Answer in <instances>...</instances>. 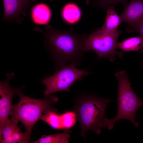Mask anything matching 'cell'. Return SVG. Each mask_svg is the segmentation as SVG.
I'll use <instances>...</instances> for the list:
<instances>
[{"label":"cell","mask_w":143,"mask_h":143,"mask_svg":"<svg viewBox=\"0 0 143 143\" xmlns=\"http://www.w3.org/2000/svg\"><path fill=\"white\" fill-rule=\"evenodd\" d=\"M128 0H96L94 4L96 7L105 10L109 7H115L120 3L125 5L128 3Z\"/></svg>","instance_id":"obj_19"},{"label":"cell","mask_w":143,"mask_h":143,"mask_svg":"<svg viewBox=\"0 0 143 143\" xmlns=\"http://www.w3.org/2000/svg\"><path fill=\"white\" fill-rule=\"evenodd\" d=\"M76 66L73 64L66 65L42 80L46 86L43 92L46 98L57 92L69 91L70 87L75 81L90 73L86 70L78 69Z\"/></svg>","instance_id":"obj_6"},{"label":"cell","mask_w":143,"mask_h":143,"mask_svg":"<svg viewBox=\"0 0 143 143\" xmlns=\"http://www.w3.org/2000/svg\"><path fill=\"white\" fill-rule=\"evenodd\" d=\"M81 11L79 7L73 3L67 4L62 10L61 15L62 18L67 22L73 24L80 19Z\"/></svg>","instance_id":"obj_14"},{"label":"cell","mask_w":143,"mask_h":143,"mask_svg":"<svg viewBox=\"0 0 143 143\" xmlns=\"http://www.w3.org/2000/svg\"><path fill=\"white\" fill-rule=\"evenodd\" d=\"M142 66L143 67V61L142 62Z\"/></svg>","instance_id":"obj_21"},{"label":"cell","mask_w":143,"mask_h":143,"mask_svg":"<svg viewBox=\"0 0 143 143\" xmlns=\"http://www.w3.org/2000/svg\"><path fill=\"white\" fill-rule=\"evenodd\" d=\"M106 15L104 24L100 29L109 33H115L122 22L121 17L115 11V7L110 6L106 9Z\"/></svg>","instance_id":"obj_11"},{"label":"cell","mask_w":143,"mask_h":143,"mask_svg":"<svg viewBox=\"0 0 143 143\" xmlns=\"http://www.w3.org/2000/svg\"><path fill=\"white\" fill-rule=\"evenodd\" d=\"M110 99L101 98L93 94L78 95L73 108L81 125V134L85 137L86 132L91 130L99 135L103 128L109 127V120L105 111Z\"/></svg>","instance_id":"obj_2"},{"label":"cell","mask_w":143,"mask_h":143,"mask_svg":"<svg viewBox=\"0 0 143 143\" xmlns=\"http://www.w3.org/2000/svg\"><path fill=\"white\" fill-rule=\"evenodd\" d=\"M117 47L124 52L138 51L143 47V38L140 35L129 38L118 42Z\"/></svg>","instance_id":"obj_13"},{"label":"cell","mask_w":143,"mask_h":143,"mask_svg":"<svg viewBox=\"0 0 143 143\" xmlns=\"http://www.w3.org/2000/svg\"><path fill=\"white\" fill-rule=\"evenodd\" d=\"M70 131L66 129L64 132L52 135H43L40 138L33 143H68L70 136Z\"/></svg>","instance_id":"obj_15"},{"label":"cell","mask_w":143,"mask_h":143,"mask_svg":"<svg viewBox=\"0 0 143 143\" xmlns=\"http://www.w3.org/2000/svg\"><path fill=\"white\" fill-rule=\"evenodd\" d=\"M15 89L19 100L13 105L10 116L20 122L25 126V132L31 134L34 124L43 113L51 109L57 98L53 96L45 99H34L24 95L21 88Z\"/></svg>","instance_id":"obj_3"},{"label":"cell","mask_w":143,"mask_h":143,"mask_svg":"<svg viewBox=\"0 0 143 143\" xmlns=\"http://www.w3.org/2000/svg\"><path fill=\"white\" fill-rule=\"evenodd\" d=\"M115 76L118 83L117 113L115 117L109 119L108 129H112L115 122L122 119L130 121L137 127L139 124L136 121V114L143 102L133 90L125 70L117 72Z\"/></svg>","instance_id":"obj_4"},{"label":"cell","mask_w":143,"mask_h":143,"mask_svg":"<svg viewBox=\"0 0 143 143\" xmlns=\"http://www.w3.org/2000/svg\"><path fill=\"white\" fill-rule=\"evenodd\" d=\"M34 30L45 36L46 47L54 64L55 72L68 63L79 65L87 52L84 44L88 35L71 29L60 30L49 25L45 27L44 31L38 27Z\"/></svg>","instance_id":"obj_1"},{"label":"cell","mask_w":143,"mask_h":143,"mask_svg":"<svg viewBox=\"0 0 143 143\" xmlns=\"http://www.w3.org/2000/svg\"><path fill=\"white\" fill-rule=\"evenodd\" d=\"M30 134L26 132H23L19 127L13 134L9 143H31Z\"/></svg>","instance_id":"obj_18"},{"label":"cell","mask_w":143,"mask_h":143,"mask_svg":"<svg viewBox=\"0 0 143 143\" xmlns=\"http://www.w3.org/2000/svg\"><path fill=\"white\" fill-rule=\"evenodd\" d=\"M37 0H3L4 14L3 20L20 23L27 9Z\"/></svg>","instance_id":"obj_9"},{"label":"cell","mask_w":143,"mask_h":143,"mask_svg":"<svg viewBox=\"0 0 143 143\" xmlns=\"http://www.w3.org/2000/svg\"><path fill=\"white\" fill-rule=\"evenodd\" d=\"M30 16L33 22L39 25L47 24L51 16L49 7L46 4L40 3L36 4L32 8Z\"/></svg>","instance_id":"obj_10"},{"label":"cell","mask_w":143,"mask_h":143,"mask_svg":"<svg viewBox=\"0 0 143 143\" xmlns=\"http://www.w3.org/2000/svg\"><path fill=\"white\" fill-rule=\"evenodd\" d=\"M125 6L124 10L119 15L122 22L128 25L127 31L133 32L143 21V0H130Z\"/></svg>","instance_id":"obj_8"},{"label":"cell","mask_w":143,"mask_h":143,"mask_svg":"<svg viewBox=\"0 0 143 143\" xmlns=\"http://www.w3.org/2000/svg\"><path fill=\"white\" fill-rule=\"evenodd\" d=\"M40 119L48 124L52 128L56 129H62L60 115L52 111L51 109L44 113Z\"/></svg>","instance_id":"obj_16"},{"label":"cell","mask_w":143,"mask_h":143,"mask_svg":"<svg viewBox=\"0 0 143 143\" xmlns=\"http://www.w3.org/2000/svg\"><path fill=\"white\" fill-rule=\"evenodd\" d=\"M6 76L5 81L0 82V127L10 115L13 105L12 98L16 93L15 88L11 87L10 82L14 76V73H8Z\"/></svg>","instance_id":"obj_7"},{"label":"cell","mask_w":143,"mask_h":143,"mask_svg":"<svg viewBox=\"0 0 143 143\" xmlns=\"http://www.w3.org/2000/svg\"><path fill=\"white\" fill-rule=\"evenodd\" d=\"M122 33L119 30L108 33L98 29L88 35L84 44L85 50L87 52L93 50L99 58L108 57L111 61H114L117 57L122 58L123 53L118 51L117 47L118 39Z\"/></svg>","instance_id":"obj_5"},{"label":"cell","mask_w":143,"mask_h":143,"mask_svg":"<svg viewBox=\"0 0 143 143\" xmlns=\"http://www.w3.org/2000/svg\"><path fill=\"white\" fill-rule=\"evenodd\" d=\"M135 31L137 32L143 38V21L136 28ZM140 52L143 53V47L141 50Z\"/></svg>","instance_id":"obj_20"},{"label":"cell","mask_w":143,"mask_h":143,"mask_svg":"<svg viewBox=\"0 0 143 143\" xmlns=\"http://www.w3.org/2000/svg\"><path fill=\"white\" fill-rule=\"evenodd\" d=\"M19 121L16 119L11 117L5 121L0 127V142L9 143L14 132L19 127L18 126Z\"/></svg>","instance_id":"obj_12"},{"label":"cell","mask_w":143,"mask_h":143,"mask_svg":"<svg viewBox=\"0 0 143 143\" xmlns=\"http://www.w3.org/2000/svg\"><path fill=\"white\" fill-rule=\"evenodd\" d=\"M50 1H52V0H50Z\"/></svg>","instance_id":"obj_22"},{"label":"cell","mask_w":143,"mask_h":143,"mask_svg":"<svg viewBox=\"0 0 143 143\" xmlns=\"http://www.w3.org/2000/svg\"><path fill=\"white\" fill-rule=\"evenodd\" d=\"M60 116L62 129H69L75 125L77 117L74 111L65 112L61 115Z\"/></svg>","instance_id":"obj_17"}]
</instances>
